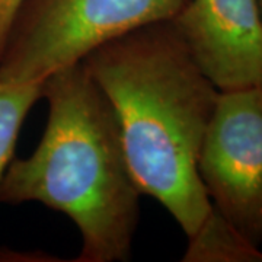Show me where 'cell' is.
<instances>
[{
	"label": "cell",
	"instance_id": "obj_1",
	"mask_svg": "<svg viewBox=\"0 0 262 262\" xmlns=\"http://www.w3.org/2000/svg\"><path fill=\"white\" fill-rule=\"evenodd\" d=\"M113 105L131 175L187 239L214 207L198 158L219 91L196 67L170 20L130 31L82 60Z\"/></svg>",
	"mask_w": 262,
	"mask_h": 262
},
{
	"label": "cell",
	"instance_id": "obj_2",
	"mask_svg": "<svg viewBox=\"0 0 262 262\" xmlns=\"http://www.w3.org/2000/svg\"><path fill=\"white\" fill-rule=\"evenodd\" d=\"M48 118L34 153L13 159L0 203H41L79 229L76 261H128L140 217V189L131 175L113 105L84 64L44 80Z\"/></svg>",
	"mask_w": 262,
	"mask_h": 262
},
{
	"label": "cell",
	"instance_id": "obj_3",
	"mask_svg": "<svg viewBox=\"0 0 262 262\" xmlns=\"http://www.w3.org/2000/svg\"><path fill=\"white\" fill-rule=\"evenodd\" d=\"M187 0H22L0 56V77L44 82L103 44L159 20Z\"/></svg>",
	"mask_w": 262,
	"mask_h": 262
},
{
	"label": "cell",
	"instance_id": "obj_4",
	"mask_svg": "<svg viewBox=\"0 0 262 262\" xmlns=\"http://www.w3.org/2000/svg\"><path fill=\"white\" fill-rule=\"evenodd\" d=\"M214 210L246 241L262 244V89L220 92L198 158Z\"/></svg>",
	"mask_w": 262,
	"mask_h": 262
},
{
	"label": "cell",
	"instance_id": "obj_5",
	"mask_svg": "<svg viewBox=\"0 0 262 262\" xmlns=\"http://www.w3.org/2000/svg\"><path fill=\"white\" fill-rule=\"evenodd\" d=\"M170 22L219 92L262 83V19L256 0H187Z\"/></svg>",
	"mask_w": 262,
	"mask_h": 262
},
{
	"label": "cell",
	"instance_id": "obj_6",
	"mask_svg": "<svg viewBox=\"0 0 262 262\" xmlns=\"http://www.w3.org/2000/svg\"><path fill=\"white\" fill-rule=\"evenodd\" d=\"M182 261L262 262V251L237 233L214 210L203 229L188 239Z\"/></svg>",
	"mask_w": 262,
	"mask_h": 262
},
{
	"label": "cell",
	"instance_id": "obj_7",
	"mask_svg": "<svg viewBox=\"0 0 262 262\" xmlns=\"http://www.w3.org/2000/svg\"><path fill=\"white\" fill-rule=\"evenodd\" d=\"M44 95V82H15L0 77V184L13 160L19 131Z\"/></svg>",
	"mask_w": 262,
	"mask_h": 262
},
{
	"label": "cell",
	"instance_id": "obj_8",
	"mask_svg": "<svg viewBox=\"0 0 262 262\" xmlns=\"http://www.w3.org/2000/svg\"><path fill=\"white\" fill-rule=\"evenodd\" d=\"M20 3L22 0H0V56L3 51V46L6 41L12 19L15 16Z\"/></svg>",
	"mask_w": 262,
	"mask_h": 262
},
{
	"label": "cell",
	"instance_id": "obj_9",
	"mask_svg": "<svg viewBox=\"0 0 262 262\" xmlns=\"http://www.w3.org/2000/svg\"><path fill=\"white\" fill-rule=\"evenodd\" d=\"M258 2V8H259V13H261V19H262V0H256Z\"/></svg>",
	"mask_w": 262,
	"mask_h": 262
},
{
	"label": "cell",
	"instance_id": "obj_10",
	"mask_svg": "<svg viewBox=\"0 0 262 262\" xmlns=\"http://www.w3.org/2000/svg\"><path fill=\"white\" fill-rule=\"evenodd\" d=\"M259 88H261V89H262V83H261V84H259Z\"/></svg>",
	"mask_w": 262,
	"mask_h": 262
}]
</instances>
